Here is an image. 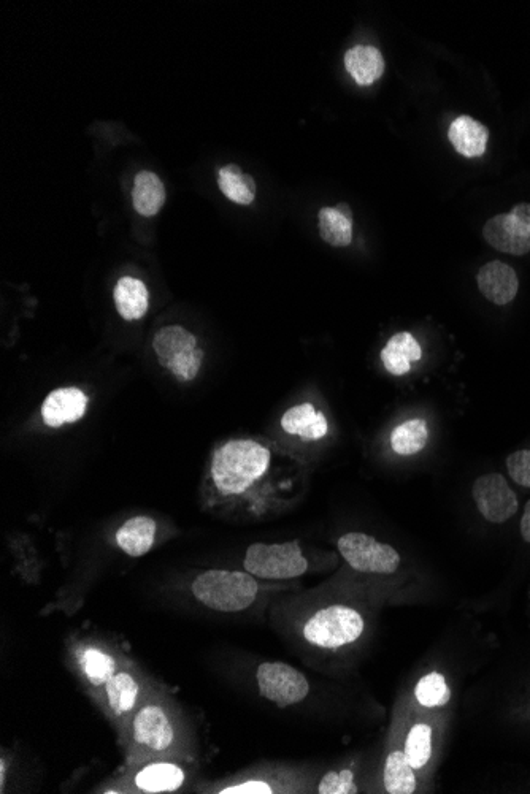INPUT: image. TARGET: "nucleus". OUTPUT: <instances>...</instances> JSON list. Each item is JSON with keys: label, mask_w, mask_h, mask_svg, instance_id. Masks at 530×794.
<instances>
[{"label": "nucleus", "mask_w": 530, "mask_h": 794, "mask_svg": "<svg viewBox=\"0 0 530 794\" xmlns=\"http://www.w3.org/2000/svg\"><path fill=\"white\" fill-rule=\"evenodd\" d=\"M364 628V619L356 609L332 604L319 609L308 619L304 627V638L319 649L334 650L358 641Z\"/></svg>", "instance_id": "nucleus-4"}, {"label": "nucleus", "mask_w": 530, "mask_h": 794, "mask_svg": "<svg viewBox=\"0 0 530 794\" xmlns=\"http://www.w3.org/2000/svg\"><path fill=\"white\" fill-rule=\"evenodd\" d=\"M221 794H270L273 793L272 787L264 780H246V782L227 785L216 791Z\"/></svg>", "instance_id": "nucleus-32"}, {"label": "nucleus", "mask_w": 530, "mask_h": 794, "mask_svg": "<svg viewBox=\"0 0 530 794\" xmlns=\"http://www.w3.org/2000/svg\"><path fill=\"white\" fill-rule=\"evenodd\" d=\"M197 348H199V341H197L196 335L181 325H166L158 330L153 338L154 354L158 357L159 365L166 370L172 367V363L178 357L196 351Z\"/></svg>", "instance_id": "nucleus-17"}, {"label": "nucleus", "mask_w": 530, "mask_h": 794, "mask_svg": "<svg viewBox=\"0 0 530 794\" xmlns=\"http://www.w3.org/2000/svg\"><path fill=\"white\" fill-rule=\"evenodd\" d=\"M299 484V465L269 443L224 439L208 455L200 504L221 519H258L288 506Z\"/></svg>", "instance_id": "nucleus-1"}, {"label": "nucleus", "mask_w": 530, "mask_h": 794, "mask_svg": "<svg viewBox=\"0 0 530 794\" xmlns=\"http://www.w3.org/2000/svg\"><path fill=\"white\" fill-rule=\"evenodd\" d=\"M478 289L494 305H508L518 295V275L510 265L492 260L480 268L477 275Z\"/></svg>", "instance_id": "nucleus-14"}, {"label": "nucleus", "mask_w": 530, "mask_h": 794, "mask_svg": "<svg viewBox=\"0 0 530 794\" xmlns=\"http://www.w3.org/2000/svg\"><path fill=\"white\" fill-rule=\"evenodd\" d=\"M89 397L78 387H61L48 394L42 405V419L50 428L75 424L85 417Z\"/></svg>", "instance_id": "nucleus-13"}, {"label": "nucleus", "mask_w": 530, "mask_h": 794, "mask_svg": "<svg viewBox=\"0 0 530 794\" xmlns=\"http://www.w3.org/2000/svg\"><path fill=\"white\" fill-rule=\"evenodd\" d=\"M116 310L124 321H140L150 308V292L140 279L124 276L113 291Z\"/></svg>", "instance_id": "nucleus-18"}, {"label": "nucleus", "mask_w": 530, "mask_h": 794, "mask_svg": "<svg viewBox=\"0 0 530 794\" xmlns=\"http://www.w3.org/2000/svg\"><path fill=\"white\" fill-rule=\"evenodd\" d=\"M156 536H158V523L153 517L135 516L118 528L115 541L124 554L139 558L153 549Z\"/></svg>", "instance_id": "nucleus-15"}, {"label": "nucleus", "mask_w": 530, "mask_h": 794, "mask_svg": "<svg viewBox=\"0 0 530 794\" xmlns=\"http://www.w3.org/2000/svg\"><path fill=\"white\" fill-rule=\"evenodd\" d=\"M218 188L226 199L243 207H248L256 199V183L253 176L243 173L239 165H226L219 170Z\"/></svg>", "instance_id": "nucleus-24"}, {"label": "nucleus", "mask_w": 530, "mask_h": 794, "mask_svg": "<svg viewBox=\"0 0 530 794\" xmlns=\"http://www.w3.org/2000/svg\"><path fill=\"white\" fill-rule=\"evenodd\" d=\"M140 766L142 768L134 772L131 782L135 790L142 793H175L188 782V772L177 761L154 760Z\"/></svg>", "instance_id": "nucleus-12"}, {"label": "nucleus", "mask_w": 530, "mask_h": 794, "mask_svg": "<svg viewBox=\"0 0 530 794\" xmlns=\"http://www.w3.org/2000/svg\"><path fill=\"white\" fill-rule=\"evenodd\" d=\"M385 788L389 794H411L416 790V777L404 752H392L386 760Z\"/></svg>", "instance_id": "nucleus-26"}, {"label": "nucleus", "mask_w": 530, "mask_h": 794, "mask_svg": "<svg viewBox=\"0 0 530 794\" xmlns=\"http://www.w3.org/2000/svg\"><path fill=\"white\" fill-rule=\"evenodd\" d=\"M451 145L465 157H480L488 146L489 130L470 116H459L450 126Z\"/></svg>", "instance_id": "nucleus-21"}, {"label": "nucleus", "mask_w": 530, "mask_h": 794, "mask_svg": "<svg viewBox=\"0 0 530 794\" xmlns=\"http://www.w3.org/2000/svg\"><path fill=\"white\" fill-rule=\"evenodd\" d=\"M150 695L145 679L132 666H121L100 693L99 703L110 717L121 739H126L132 718L140 704Z\"/></svg>", "instance_id": "nucleus-5"}, {"label": "nucleus", "mask_w": 530, "mask_h": 794, "mask_svg": "<svg viewBox=\"0 0 530 794\" xmlns=\"http://www.w3.org/2000/svg\"><path fill=\"white\" fill-rule=\"evenodd\" d=\"M183 745V726L172 703L159 695H148L132 718L124 739L131 764L173 760Z\"/></svg>", "instance_id": "nucleus-2"}, {"label": "nucleus", "mask_w": 530, "mask_h": 794, "mask_svg": "<svg viewBox=\"0 0 530 794\" xmlns=\"http://www.w3.org/2000/svg\"><path fill=\"white\" fill-rule=\"evenodd\" d=\"M337 546L348 565L359 573L392 574L399 569L397 550L365 533L343 535Z\"/></svg>", "instance_id": "nucleus-7"}, {"label": "nucleus", "mask_w": 530, "mask_h": 794, "mask_svg": "<svg viewBox=\"0 0 530 794\" xmlns=\"http://www.w3.org/2000/svg\"><path fill=\"white\" fill-rule=\"evenodd\" d=\"M421 346L411 333L402 332L392 336L381 352V360L386 370L394 376H402L410 371L411 365L421 359Z\"/></svg>", "instance_id": "nucleus-23"}, {"label": "nucleus", "mask_w": 530, "mask_h": 794, "mask_svg": "<svg viewBox=\"0 0 530 794\" xmlns=\"http://www.w3.org/2000/svg\"><path fill=\"white\" fill-rule=\"evenodd\" d=\"M256 679L261 696L277 704L280 709L302 703L310 693L307 677L280 661H267L259 665Z\"/></svg>", "instance_id": "nucleus-8"}, {"label": "nucleus", "mask_w": 530, "mask_h": 794, "mask_svg": "<svg viewBox=\"0 0 530 794\" xmlns=\"http://www.w3.org/2000/svg\"><path fill=\"white\" fill-rule=\"evenodd\" d=\"M166 203V188L156 173L143 172L137 173L132 189V205L140 216L153 218L164 208Z\"/></svg>", "instance_id": "nucleus-22"}, {"label": "nucleus", "mask_w": 530, "mask_h": 794, "mask_svg": "<svg viewBox=\"0 0 530 794\" xmlns=\"http://www.w3.org/2000/svg\"><path fill=\"white\" fill-rule=\"evenodd\" d=\"M191 592L210 611L235 614L253 606L259 595V584L250 573L210 569L194 579Z\"/></svg>", "instance_id": "nucleus-3"}, {"label": "nucleus", "mask_w": 530, "mask_h": 794, "mask_svg": "<svg viewBox=\"0 0 530 794\" xmlns=\"http://www.w3.org/2000/svg\"><path fill=\"white\" fill-rule=\"evenodd\" d=\"M507 468L516 484L530 489V449L513 452L507 459Z\"/></svg>", "instance_id": "nucleus-31"}, {"label": "nucleus", "mask_w": 530, "mask_h": 794, "mask_svg": "<svg viewBox=\"0 0 530 794\" xmlns=\"http://www.w3.org/2000/svg\"><path fill=\"white\" fill-rule=\"evenodd\" d=\"M345 67L359 86H370L385 72V59L375 46H353L346 51Z\"/></svg>", "instance_id": "nucleus-19"}, {"label": "nucleus", "mask_w": 530, "mask_h": 794, "mask_svg": "<svg viewBox=\"0 0 530 794\" xmlns=\"http://www.w3.org/2000/svg\"><path fill=\"white\" fill-rule=\"evenodd\" d=\"M281 427L288 435L299 436L305 441H318L329 433V422L312 403L292 406L281 417Z\"/></svg>", "instance_id": "nucleus-16"}, {"label": "nucleus", "mask_w": 530, "mask_h": 794, "mask_svg": "<svg viewBox=\"0 0 530 794\" xmlns=\"http://www.w3.org/2000/svg\"><path fill=\"white\" fill-rule=\"evenodd\" d=\"M429 441V428L423 419H413L394 428L392 449L400 455H415L423 451Z\"/></svg>", "instance_id": "nucleus-25"}, {"label": "nucleus", "mask_w": 530, "mask_h": 794, "mask_svg": "<svg viewBox=\"0 0 530 794\" xmlns=\"http://www.w3.org/2000/svg\"><path fill=\"white\" fill-rule=\"evenodd\" d=\"M319 235L327 245L346 248L353 241V213L342 203L335 208L324 207L318 214Z\"/></svg>", "instance_id": "nucleus-20"}, {"label": "nucleus", "mask_w": 530, "mask_h": 794, "mask_svg": "<svg viewBox=\"0 0 530 794\" xmlns=\"http://www.w3.org/2000/svg\"><path fill=\"white\" fill-rule=\"evenodd\" d=\"M472 495L478 511L488 522L505 523L518 512V497L502 474L489 473L478 478Z\"/></svg>", "instance_id": "nucleus-11"}, {"label": "nucleus", "mask_w": 530, "mask_h": 794, "mask_svg": "<svg viewBox=\"0 0 530 794\" xmlns=\"http://www.w3.org/2000/svg\"><path fill=\"white\" fill-rule=\"evenodd\" d=\"M484 240L497 251L524 256L530 252V205L519 203L510 213L489 219L483 229Z\"/></svg>", "instance_id": "nucleus-9"}, {"label": "nucleus", "mask_w": 530, "mask_h": 794, "mask_svg": "<svg viewBox=\"0 0 530 794\" xmlns=\"http://www.w3.org/2000/svg\"><path fill=\"white\" fill-rule=\"evenodd\" d=\"M204 351L202 348H197L196 351L188 352L185 356L178 357L169 368L175 378L180 382H191L199 375L202 363H204Z\"/></svg>", "instance_id": "nucleus-30"}, {"label": "nucleus", "mask_w": 530, "mask_h": 794, "mask_svg": "<svg viewBox=\"0 0 530 794\" xmlns=\"http://www.w3.org/2000/svg\"><path fill=\"white\" fill-rule=\"evenodd\" d=\"M521 535L526 543H530V501L526 504L523 519H521Z\"/></svg>", "instance_id": "nucleus-33"}, {"label": "nucleus", "mask_w": 530, "mask_h": 794, "mask_svg": "<svg viewBox=\"0 0 530 794\" xmlns=\"http://www.w3.org/2000/svg\"><path fill=\"white\" fill-rule=\"evenodd\" d=\"M246 573L265 581H285L304 576L308 560L302 555L299 541L283 544H253L245 555Z\"/></svg>", "instance_id": "nucleus-6"}, {"label": "nucleus", "mask_w": 530, "mask_h": 794, "mask_svg": "<svg viewBox=\"0 0 530 794\" xmlns=\"http://www.w3.org/2000/svg\"><path fill=\"white\" fill-rule=\"evenodd\" d=\"M405 758L413 769H423L432 755V728L426 723H418L411 728L405 742Z\"/></svg>", "instance_id": "nucleus-27"}, {"label": "nucleus", "mask_w": 530, "mask_h": 794, "mask_svg": "<svg viewBox=\"0 0 530 794\" xmlns=\"http://www.w3.org/2000/svg\"><path fill=\"white\" fill-rule=\"evenodd\" d=\"M73 661L86 687L99 698L105 685L121 668L120 658L100 642L81 641L72 649Z\"/></svg>", "instance_id": "nucleus-10"}, {"label": "nucleus", "mask_w": 530, "mask_h": 794, "mask_svg": "<svg viewBox=\"0 0 530 794\" xmlns=\"http://www.w3.org/2000/svg\"><path fill=\"white\" fill-rule=\"evenodd\" d=\"M318 793L321 794H354L358 793V787L354 783V774L350 769H343L340 772H327L318 785Z\"/></svg>", "instance_id": "nucleus-29"}, {"label": "nucleus", "mask_w": 530, "mask_h": 794, "mask_svg": "<svg viewBox=\"0 0 530 794\" xmlns=\"http://www.w3.org/2000/svg\"><path fill=\"white\" fill-rule=\"evenodd\" d=\"M415 695L421 706L434 709V707H443L450 703L451 690L442 674L431 672V674L421 677L416 685Z\"/></svg>", "instance_id": "nucleus-28"}]
</instances>
